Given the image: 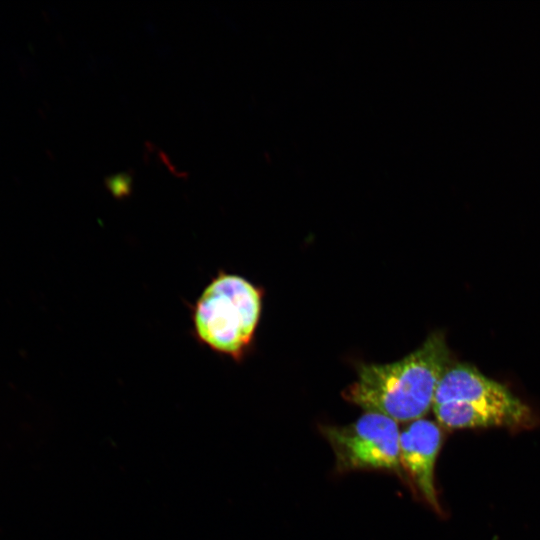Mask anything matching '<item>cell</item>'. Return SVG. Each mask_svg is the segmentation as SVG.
Segmentation results:
<instances>
[{
	"mask_svg": "<svg viewBox=\"0 0 540 540\" xmlns=\"http://www.w3.org/2000/svg\"><path fill=\"white\" fill-rule=\"evenodd\" d=\"M450 350L440 332L430 334L406 357L386 364H362L344 398L365 412L412 422L432 408L437 385L450 366Z\"/></svg>",
	"mask_w": 540,
	"mask_h": 540,
	"instance_id": "1",
	"label": "cell"
},
{
	"mask_svg": "<svg viewBox=\"0 0 540 540\" xmlns=\"http://www.w3.org/2000/svg\"><path fill=\"white\" fill-rule=\"evenodd\" d=\"M262 298L260 287L219 270L190 306L193 336L214 353L241 361L253 343Z\"/></svg>",
	"mask_w": 540,
	"mask_h": 540,
	"instance_id": "2",
	"label": "cell"
},
{
	"mask_svg": "<svg viewBox=\"0 0 540 540\" xmlns=\"http://www.w3.org/2000/svg\"><path fill=\"white\" fill-rule=\"evenodd\" d=\"M320 432L335 455L339 473L355 470H384L402 477L399 464L398 424L375 412H365L355 422L322 425Z\"/></svg>",
	"mask_w": 540,
	"mask_h": 540,
	"instance_id": "3",
	"label": "cell"
},
{
	"mask_svg": "<svg viewBox=\"0 0 540 540\" xmlns=\"http://www.w3.org/2000/svg\"><path fill=\"white\" fill-rule=\"evenodd\" d=\"M469 403L497 408L532 425L530 408L501 383L494 381L470 364L450 365L441 377L433 399L434 405Z\"/></svg>",
	"mask_w": 540,
	"mask_h": 540,
	"instance_id": "4",
	"label": "cell"
},
{
	"mask_svg": "<svg viewBox=\"0 0 540 540\" xmlns=\"http://www.w3.org/2000/svg\"><path fill=\"white\" fill-rule=\"evenodd\" d=\"M442 444L439 424L429 419L414 420L400 432L399 464L404 480L409 481L415 493L438 513L441 509L434 471Z\"/></svg>",
	"mask_w": 540,
	"mask_h": 540,
	"instance_id": "5",
	"label": "cell"
},
{
	"mask_svg": "<svg viewBox=\"0 0 540 540\" xmlns=\"http://www.w3.org/2000/svg\"><path fill=\"white\" fill-rule=\"evenodd\" d=\"M438 424L450 428L528 427L506 411L469 403H444L432 406Z\"/></svg>",
	"mask_w": 540,
	"mask_h": 540,
	"instance_id": "6",
	"label": "cell"
},
{
	"mask_svg": "<svg viewBox=\"0 0 540 540\" xmlns=\"http://www.w3.org/2000/svg\"><path fill=\"white\" fill-rule=\"evenodd\" d=\"M131 175L122 173L106 178L105 183L111 193L117 197H123L131 191Z\"/></svg>",
	"mask_w": 540,
	"mask_h": 540,
	"instance_id": "7",
	"label": "cell"
}]
</instances>
